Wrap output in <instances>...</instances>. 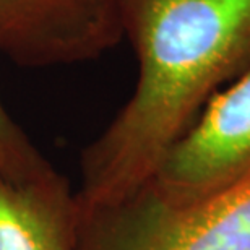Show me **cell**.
<instances>
[{"label": "cell", "instance_id": "1", "mask_svg": "<svg viewBox=\"0 0 250 250\" xmlns=\"http://www.w3.org/2000/svg\"><path fill=\"white\" fill-rule=\"evenodd\" d=\"M122 21L137 84L84 148L77 214L143 188L209 99L250 70V0H122Z\"/></svg>", "mask_w": 250, "mask_h": 250}, {"label": "cell", "instance_id": "2", "mask_svg": "<svg viewBox=\"0 0 250 250\" xmlns=\"http://www.w3.org/2000/svg\"><path fill=\"white\" fill-rule=\"evenodd\" d=\"M75 250H250V182L186 207L143 187L77 214Z\"/></svg>", "mask_w": 250, "mask_h": 250}, {"label": "cell", "instance_id": "3", "mask_svg": "<svg viewBox=\"0 0 250 250\" xmlns=\"http://www.w3.org/2000/svg\"><path fill=\"white\" fill-rule=\"evenodd\" d=\"M250 182V70L209 99L172 145L146 186L169 205L186 207Z\"/></svg>", "mask_w": 250, "mask_h": 250}, {"label": "cell", "instance_id": "4", "mask_svg": "<svg viewBox=\"0 0 250 250\" xmlns=\"http://www.w3.org/2000/svg\"><path fill=\"white\" fill-rule=\"evenodd\" d=\"M122 39V0H0V54L21 67L93 61Z\"/></svg>", "mask_w": 250, "mask_h": 250}, {"label": "cell", "instance_id": "5", "mask_svg": "<svg viewBox=\"0 0 250 250\" xmlns=\"http://www.w3.org/2000/svg\"><path fill=\"white\" fill-rule=\"evenodd\" d=\"M73 197L57 172L17 179L0 171V250H75Z\"/></svg>", "mask_w": 250, "mask_h": 250}, {"label": "cell", "instance_id": "6", "mask_svg": "<svg viewBox=\"0 0 250 250\" xmlns=\"http://www.w3.org/2000/svg\"><path fill=\"white\" fill-rule=\"evenodd\" d=\"M0 171L17 179H36L54 172L0 99Z\"/></svg>", "mask_w": 250, "mask_h": 250}]
</instances>
